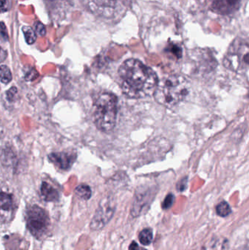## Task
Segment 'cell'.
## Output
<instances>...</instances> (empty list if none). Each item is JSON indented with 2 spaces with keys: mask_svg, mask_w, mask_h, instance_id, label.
<instances>
[{
  "mask_svg": "<svg viewBox=\"0 0 249 250\" xmlns=\"http://www.w3.org/2000/svg\"><path fill=\"white\" fill-rule=\"evenodd\" d=\"M121 87L126 96L132 99L145 97L154 92L158 77L155 72L135 58L122 63L119 69Z\"/></svg>",
  "mask_w": 249,
  "mask_h": 250,
  "instance_id": "6da1fadb",
  "label": "cell"
},
{
  "mask_svg": "<svg viewBox=\"0 0 249 250\" xmlns=\"http://www.w3.org/2000/svg\"><path fill=\"white\" fill-rule=\"evenodd\" d=\"M189 93L187 80L183 76H173L158 80L154 91V98L158 103L171 108L183 100Z\"/></svg>",
  "mask_w": 249,
  "mask_h": 250,
  "instance_id": "7a4b0ae2",
  "label": "cell"
},
{
  "mask_svg": "<svg viewBox=\"0 0 249 250\" xmlns=\"http://www.w3.org/2000/svg\"><path fill=\"white\" fill-rule=\"evenodd\" d=\"M117 104V97L110 92H103L97 96L93 105V119L99 130L110 132L114 128Z\"/></svg>",
  "mask_w": 249,
  "mask_h": 250,
  "instance_id": "3957f363",
  "label": "cell"
},
{
  "mask_svg": "<svg viewBox=\"0 0 249 250\" xmlns=\"http://www.w3.org/2000/svg\"><path fill=\"white\" fill-rule=\"evenodd\" d=\"M249 41L244 38H236L224 57V67L236 73H246L249 70Z\"/></svg>",
  "mask_w": 249,
  "mask_h": 250,
  "instance_id": "277c9868",
  "label": "cell"
},
{
  "mask_svg": "<svg viewBox=\"0 0 249 250\" xmlns=\"http://www.w3.org/2000/svg\"><path fill=\"white\" fill-rule=\"evenodd\" d=\"M129 0H85L91 12L100 17L115 20L120 19L127 10Z\"/></svg>",
  "mask_w": 249,
  "mask_h": 250,
  "instance_id": "5b68a950",
  "label": "cell"
},
{
  "mask_svg": "<svg viewBox=\"0 0 249 250\" xmlns=\"http://www.w3.org/2000/svg\"><path fill=\"white\" fill-rule=\"evenodd\" d=\"M49 225L50 219L44 209L38 206H32L29 209L27 216V226L35 237L41 238L47 232Z\"/></svg>",
  "mask_w": 249,
  "mask_h": 250,
  "instance_id": "8992f818",
  "label": "cell"
},
{
  "mask_svg": "<svg viewBox=\"0 0 249 250\" xmlns=\"http://www.w3.org/2000/svg\"><path fill=\"white\" fill-rule=\"evenodd\" d=\"M157 192L155 187H142L137 190L131 209V215L138 217L148 212Z\"/></svg>",
  "mask_w": 249,
  "mask_h": 250,
  "instance_id": "52a82bcc",
  "label": "cell"
},
{
  "mask_svg": "<svg viewBox=\"0 0 249 250\" xmlns=\"http://www.w3.org/2000/svg\"><path fill=\"white\" fill-rule=\"evenodd\" d=\"M116 212V203L113 199L108 197L103 200L92 220L90 224V228L93 231H100L103 229L113 218Z\"/></svg>",
  "mask_w": 249,
  "mask_h": 250,
  "instance_id": "ba28073f",
  "label": "cell"
},
{
  "mask_svg": "<svg viewBox=\"0 0 249 250\" xmlns=\"http://www.w3.org/2000/svg\"><path fill=\"white\" fill-rule=\"evenodd\" d=\"M207 8L221 16H231L240 10L243 0H202Z\"/></svg>",
  "mask_w": 249,
  "mask_h": 250,
  "instance_id": "9c48e42d",
  "label": "cell"
},
{
  "mask_svg": "<svg viewBox=\"0 0 249 250\" xmlns=\"http://www.w3.org/2000/svg\"><path fill=\"white\" fill-rule=\"evenodd\" d=\"M14 211V202L12 194L0 192V216L9 220Z\"/></svg>",
  "mask_w": 249,
  "mask_h": 250,
  "instance_id": "30bf717a",
  "label": "cell"
},
{
  "mask_svg": "<svg viewBox=\"0 0 249 250\" xmlns=\"http://www.w3.org/2000/svg\"><path fill=\"white\" fill-rule=\"evenodd\" d=\"M49 159L62 170H68L72 166L75 161L73 155L67 154L65 152L61 153H52L49 155Z\"/></svg>",
  "mask_w": 249,
  "mask_h": 250,
  "instance_id": "8fae6325",
  "label": "cell"
},
{
  "mask_svg": "<svg viewBox=\"0 0 249 250\" xmlns=\"http://www.w3.org/2000/svg\"><path fill=\"white\" fill-rule=\"evenodd\" d=\"M40 191H41L42 197L46 201H56L59 199V195L57 190L48 183L43 182Z\"/></svg>",
  "mask_w": 249,
  "mask_h": 250,
  "instance_id": "7c38bea8",
  "label": "cell"
},
{
  "mask_svg": "<svg viewBox=\"0 0 249 250\" xmlns=\"http://www.w3.org/2000/svg\"><path fill=\"white\" fill-rule=\"evenodd\" d=\"M139 241L142 245L148 246L153 241V231L151 228H145L139 233Z\"/></svg>",
  "mask_w": 249,
  "mask_h": 250,
  "instance_id": "4fadbf2b",
  "label": "cell"
},
{
  "mask_svg": "<svg viewBox=\"0 0 249 250\" xmlns=\"http://www.w3.org/2000/svg\"><path fill=\"white\" fill-rule=\"evenodd\" d=\"M75 193L78 197L84 200H89L91 196V188L86 184H81L75 189Z\"/></svg>",
  "mask_w": 249,
  "mask_h": 250,
  "instance_id": "5bb4252c",
  "label": "cell"
},
{
  "mask_svg": "<svg viewBox=\"0 0 249 250\" xmlns=\"http://www.w3.org/2000/svg\"><path fill=\"white\" fill-rule=\"evenodd\" d=\"M215 210H216L217 214L222 217L228 216L231 212L230 205L226 201H221V203H218L215 208Z\"/></svg>",
  "mask_w": 249,
  "mask_h": 250,
  "instance_id": "9a60e30c",
  "label": "cell"
},
{
  "mask_svg": "<svg viewBox=\"0 0 249 250\" xmlns=\"http://www.w3.org/2000/svg\"><path fill=\"white\" fill-rule=\"evenodd\" d=\"M0 80L5 84L10 83L12 80V74H11V70L8 66H0Z\"/></svg>",
  "mask_w": 249,
  "mask_h": 250,
  "instance_id": "2e32d148",
  "label": "cell"
},
{
  "mask_svg": "<svg viewBox=\"0 0 249 250\" xmlns=\"http://www.w3.org/2000/svg\"><path fill=\"white\" fill-rule=\"evenodd\" d=\"M23 32L24 34V37H25L26 41L27 43L33 44L36 42V39H37V35H36V32L33 30L30 26H24L22 28Z\"/></svg>",
  "mask_w": 249,
  "mask_h": 250,
  "instance_id": "e0dca14e",
  "label": "cell"
},
{
  "mask_svg": "<svg viewBox=\"0 0 249 250\" xmlns=\"http://www.w3.org/2000/svg\"><path fill=\"white\" fill-rule=\"evenodd\" d=\"M165 51L172 54L177 58H180L182 57V49L179 45L175 43H170L165 48Z\"/></svg>",
  "mask_w": 249,
  "mask_h": 250,
  "instance_id": "ac0fdd59",
  "label": "cell"
},
{
  "mask_svg": "<svg viewBox=\"0 0 249 250\" xmlns=\"http://www.w3.org/2000/svg\"><path fill=\"white\" fill-rule=\"evenodd\" d=\"M174 202L175 196L173 194H167L164 201H163L162 204H161V207H162L164 210L170 209L173 206V205L174 204Z\"/></svg>",
  "mask_w": 249,
  "mask_h": 250,
  "instance_id": "d6986e66",
  "label": "cell"
},
{
  "mask_svg": "<svg viewBox=\"0 0 249 250\" xmlns=\"http://www.w3.org/2000/svg\"><path fill=\"white\" fill-rule=\"evenodd\" d=\"M0 38L3 41L8 40L9 38H8V31H7L6 26L3 22H0Z\"/></svg>",
  "mask_w": 249,
  "mask_h": 250,
  "instance_id": "ffe728a7",
  "label": "cell"
},
{
  "mask_svg": "<svg viewBox=\"0 0 249 250\" xmlns=\"http://www.w3.org/2000/svg\"><path fill=\"white\" fill-rule=\"evenodd\" d=\"M11 7V0H0V13L8 11Z\"/></svg>",
  "mask_w": 249,
  "mask_h": 250,
  "instance_id": "44dd1931",
  "label": "cell"
},
{
  "mask_svg": "<svg viewBox=\"0 0 249 250\" xmlns=\"http://www.w3.org/2000/svg\"><path fill=\"white\" fill-rule=\"evenodd\" d=\"M36 32L40 36H44L46 33V27H45L43 23H40V22L37 23L36 24Z\"/></svg>",
  "mask_w": 249,
  "mask_h": 250,
  "instance_id": "7402d4cb",
  "label": "cell"
},
{
  "mask_svg": "<svg viewBox=\"0 0 249 250\" xmlns=\"http://www.w3.org/2000/svg\"><path fill=\"white\" fill-rule=\"evenodd\" d=\"M186 183H187V181H186V178H184V179L181 180V181H180V182H178V190L180 192L183 191V190L186 189Z\"/></svg>",
  "mask_w": 249,
  "mask_h": 250,
  "instance_id": "603a6c76",
  "label": "cell"
},
{
  "mask_svg": "<svg viewBox=\"0 0 249 250\" xmlns=\"http://www.w3.org/2000/svg\"><path fill=\"white\" fill-rule=\"evenodd\" d=\"M129 250H146L142 247H139L135 241H132L129 247Z\"/></svg>",
  "mask_w": 249,
  "mask_h": 250,
  "instance_id": "cb8c5ba5",
  "label": "cell"
},
{
  "mask_svg": "<svg viewBox=\"0 0 249 250\" xmlns=\"http://www.w3.org/2000/svg\"><path fill=\"white\" fill-rule=\"evenodd\" d=\"M7 57L6 51H4L1 47H0V62L3 61Z\"/></svg>",
  "mask_w": 249,
  "mask_h": 250,
  "instance_id": "d4e9b609",
  "label": "cell"
}]
</instances>
